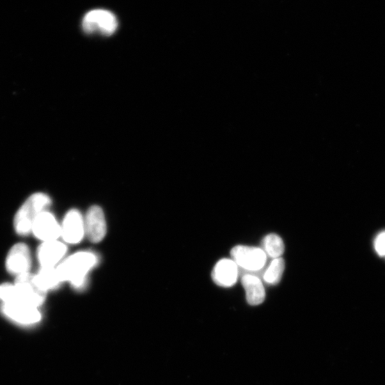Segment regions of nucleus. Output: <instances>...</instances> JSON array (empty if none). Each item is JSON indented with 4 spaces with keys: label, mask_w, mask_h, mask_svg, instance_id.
<instances>
[{
    "label": "nucleus",
    "mask_w": 385,
    "mask_h": 385,
    "mask_svg": "<svg viewBox=\"0 0 385 385\" xmlns=\"http://www.w3.org/2000/svg\"><path fill=\"white\" fill-rule=\"evenodd\" d=\"M97 262V257L93 253L81 251L70 256L56 270L62 283L69 281L74 288L81 289Z\"/></svg>",
    "instance_id": "obj_1"
},
{
    "label": "nucleus",
    "mask_w": 385,
    "mask_h": 385,
    "mask_svg": "<svg viewBox=\"0 0 385 385\" xmlns=\"http://www.w3.org/2000/svg\"><path fill=\"white\" fill-rule=\"evenodd\" d=\"M51 204L49 197L42 193H37L29 197L17 212L14 226L16 232L22 235L32 231L37 217Z\"/></svg>",
    "instance_id": "obj_2"
},
{
    "label": "nucleus",
    "mask_w": 385,
    "mask_h": 385,
    "mask_svg": "<svg viewBox=\"0 0 385 385\" xmlns=\"http://www.w3.org/2000/svg\"><path fill=\"white\" fill-rule=\"evenodd\" d=\"M13 301L9 304H22L40 307L46 299V292L40 290L34 281V275L24 274L17 276Z\"/></svg>",
    "instance_id": "obj_3"
},
{
    "label": "nucleus",
    "mask_w": 385,
    "mask_h": 385,
    "mask_svg": "<svg viewBox=\"0 0 385 385\" xmlns=\"http://www.w3.org/2000/svg\"><path fill=\"white\" fill-rule=\"evenodd\" d=\"M232 260L239 266V276L245 272L261 270L268 262V257L259 248L237 246L230 251Z\"/></svg>",
    "instance_id": "obj_4"
},
{
    "label": "nucleus",
    "mask_w": 385,
    "mask_h": 385,
    "mask_svg": "<svg viewBox=\"0 0 385 385\" xmlns=\"http://www.w3.org/2000/svg\"><path fill=\"white\" fill-rule=\"evenodd\" d=\"M84 31L87 34L100 33L104 36L113 35L118 27L113 14L105 10H95L88 13L82 22Z\"/></svg>",
    "instance_id": "obj_5"
},
{
    "label": "nucleus",
    "mask_w": 385,
    "mask_h": 385,
    "mask_svg": "<svg viewBox=\"0 0 385 385\" xmlns=\"http://www.w3.org/2000/svg\"><path fill=\"white\" fill-rule=\"evenodd\" d=\"M85 234L93 243L102 242L107 233L104 214L100 207L95 205L88 210L84 219Z\"/></svg>",
    "instance_id": "obj_6"
},
{
    "label": "nucleus",
    "mask_w": 385,
    "mask_h": 385,
    "mask_svg": "<svg viewBox=\"0 0 385 385\" xmlns=\"http://www.w3.org/2000/svg\"><path fill=\"white\" fill-rule=\"evenodd\" d=\"M1 310L8 318L23 325L38 323L42 317L38 308L22 304L3 303Z\"/></svg>",
    "instance_id": "obj_7"
},
{
    "label": "nucleus",
    "mask_w": 385,
    "mask_h": 385,
    "mask_svg": "<svg viewBox=\"0 0 385 385\" xmlns=\"http://www.w3.org/2000/svg\"><path fill=\"white\" fill-rule=\"evenodd\" d=\"M31 252L26 245L18 244L10 251L7 260L6 267L9 273L17 276L27 274L31 267Z\"/></svg>",
    "instance_id": "obj_8"
},
{
    "label": "nucleus",
    "mask_w": 385,
    "mask_h": 385,
    "mask_svg": "<svg viewBox=\"0 0 385 385\" xmlns=\"http://www.w3.org/2000/svg\"><path fill=\"white\" fill-rule=\"evenodd\" d=\"M32 231L40 240L53 242L61 235V226L52 214L43 212L36 219Z\"/></svg>",
    "instance_id": "obj_9"
},
{
    "label": "nucleus",
    "mask_w": 385,
    "mask_h": 385,
    "mask_svg": "<svg viewBox=\"0 0 385 385\" xmlns=\"http://www.w3.org/2000/svg\"><path fill=\"white\" fill-rule=\"evenodd\" d=\"M61 235L66 243H79L85 235L84 219L75 210L70 211L65 217L61 226Z\"/></svg>",
    "instance_id": "obj_10"
},
{
    "label": "nucleus",
    "mask_w": 385,
    "mask_h": 385,
    "mask_svg": "<svg viewBox=\"0 0 385 385\" xmlns=\"http://www.w3.org/2000/svg\"><path fill=\"white\" fill-rule=\"evenodd\" d=\"M239 276V266L232 259L219 260L212 272L214 283L224 288L233 286Z\"/></svg>",
    "instance_id": "obj_11"
},
{
    "label": "nucleus",
    "mask_w": 385,
    "mask_h": 385,
    "mask_svg": "<svg viewBox=\"0 0 385 385\" xmlns=\"http://www.w3.org/2000/svg\"><path fill=\"white\" fill-rule=\"evenodd\" d=\"M67 253L66 246L59 242H44L38 252V258L42 267H54Z\"/></svg>",
    "instance_id": "obj_12"
},
{
    "label": "nucleus",
    "mask_w": 385,
    "mask_h": 385,
    "mask_svg": "<svg viewBox=\"0 0 385 385\" xmlns=\"http://www.w3.org/2000/svg\"><path fill=\"white\" fill-rule=\"evenodd\" d=\"M242 283L250 306H259L264 302L265 290L261 279L254 276L244 275L242 276Z\"/></svg>",
    "instance_id": "obj_13"
},
{
    "label": "nucleus",
    "mask_w": 385,
    "mask_h": 385,
    "mask_svg": "<svg viewBox=\"0 0 385 385\" xmlns=\"http://www.w3.org/2000/svg\"><path fill=\"white\" fill-rule=\"evenodd\" d=\"M34 281L40 290L46 292L56 288L62 283L54 267H42L40 272L34 275Z\"/></svg>",
    "instance_id": "obj_14"
},
{
    "label": "nucleus",
    "mask_w": 385,
    "mask_h": 385,
    "mask_svg": "<svg viewBox=\"0 0 385 385\" xmlns=\"http://www.w3.org/2000/svg\"><path fill=\"white\" fill-rule=\"evenodd\" d=\"M284 270L285 261L283 258H278L273 259L272 262L266 266L262 281L266 284L276 285L281 282Z\"/></svg>",
    "instance_id": "obj_15"
},
{
    "label": "nucleus",
    "mask_w": 385,
    "mask_h": 385,
    "mask_svg": "<svg viewBox=\"0 0 385 385\" xmlns=\"http://www.w3.org/2000/svg\"><path fill=\"white\" fill-rule=\"evenodd\" d=\"M262 249L267 257L275 259L281 258L285 251V245L279 235L272 233L263 239Z\"/></svg>",
    "instance_id": "obj_16"
},
{
    "label": "nucleus",
    "mask_w": 385,
    "mask_h": 385,
    "mask_svg": "<svg viewBox=\"0 0 385 385\" xmlns=\"http://www.w3.org/2000/svg\"><path fill=\"white\" fill-rule=\"evenodd\" d=\"M375 250L379 256H385V231L379 233L375 242Z\"/></svg>",
    "instance_id": "obj_17"
}]
</instances>
